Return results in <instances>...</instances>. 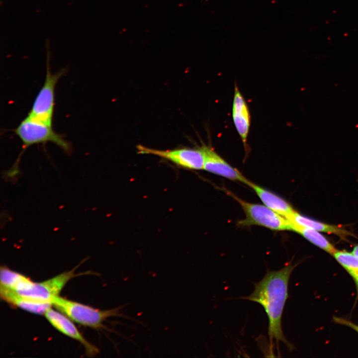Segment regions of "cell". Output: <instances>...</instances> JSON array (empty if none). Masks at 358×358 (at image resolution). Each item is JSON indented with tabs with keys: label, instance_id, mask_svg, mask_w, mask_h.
Returning <instances> with one entry per match:
<instances>
[{
	"label": "cell",
	"instance_id": "6da1fadb",
	"mask_svg": "<svg viewBox=\"0 0 358 358\" xmlns=\"http://www.w3.org/2000/svg\"><path fill=\"white\" fill-rule=\"evenodd\" d=\"M295 268V265L289 263L279 270H268L263 278L254 283L253 292L248 296L242 297V299L258 303L264 308L268 319V333L270 351L272 350L273 341L277 350L280 342H282L289 350L293 349L292 345L284 335L282 317L288 297L289 278Z\"/></svg>",
	"mask_w": 358,
	"mask_h": 358
},
{
	"label": "cell",
	"instance_id": "7a4b0ae2",
	"mask_svg": "<svg viewBox=\"0 0 358 358\" xmlns=\"http://www.w3.org/2000/svg\"><path fill=\"white\" fill-rule=\"evenodd\" d=\"M15 134L22 142V150L17 160H20L22 154L31 145L45 144L52 142L59 147L66 153L70 154L72 151L71 143L66 140L63 135L56 132L52 126L34 120L26 116L14 130Z\"/></svg>",
	"mask_w": 358,
	"mask_h": 358
},
{
	"label": "cell",
	"instance_id": "3957f363",
	"mask_svg": "<svg viewBox=\"0 0 358 358\" xmlns=\"http://www.w3.org/2000/svg\"><path fill=\"white\" fill-rule=\"evenodd\" d=\"M51 303L70 319L84 326L99 329L104 327L103 322L108 317H126L120 313V307L101 310L57 296Z\"/></svg>",
	"mask_w": 358,
	"mask_h": 358
},
{
	"label": "cell",
	"instance_id": "277c9868",
	"mask_svg": "<svg viewBox=\"0 0 358 358\" xmlns=\"http://www.w3.org/2000/svg\"><path fill=\"white\" fill-rule=\"evenodd\" d=\"M227 192L239 203L245 212L244 219L238 222L240 226L255 225L277 231H292V223L288 219L266 205L250 203L230 191Z\"/></svg>",
	"mask_w": 358,
	"mask_h": 358
},
{
	"label": "cell",
	"instance_id": "5b68a950",
	"mask_svg": "<svg viewBox=\"0 0 358 358\" xmlns=\"http://www.w3.org/2000/svg\"><path fill=\"white\" fill-rule=\"evenodd\" d=\"M63 69L53 74L49 69L47 59L46 77L44 84L37 94L27 116L52 126L55 105V90L60 78L65 73Z\"/></svg>",
	"mask_w": 358,
	"mask_h": 358
},
{
	"label": "cell",
	"instance_id": "8992f818",
	"mask_svg": "<svg viewBox=\"0 0 358 358\" xmlns=\"http://www.w3.org/2000/svg\"><path fill=\"white\" fill-rule=\"evenodd\" d=\"M137 149L139 154L157 156L184 169L200 170L204 168V154L202 147L162 150L139 145Z\"/></svg>",
	"mask_w": 358,
	"mask_h": 358
},
{
	"label": "cell",
	"instance_id": "52a82bcc",
	"mask_svg": "<svg viewBox=\"0 0 358 358\" xmlns=\"http://www.w3.org/2000/svg\"><path fill=\"white\" fill-rule=\"evenodd\" d=\"M75 276L73 270L64 272L43 282H33L28 289L17 292L30 298L51 303L54 297L59 296L66 284Z\"/></svg>",
	"mask_w": 358,
	"mask_h": 358
},
{
	"label": "cell",
	"instance_id": "ba28073f",
	"mask_svg": "<svg viewBox=\"0 0 358 358\" xmlns=\"http://www.w3.org/2000/svg\"><path fill=\"white\" fill-rule=\"evenodd\" d=\"M202 148L204 154L203 170L229 179L248 184L250 180L220 156L212 147L203 145Z\"/></svg>",
	"mask_w": 358,
	"mask_h": 358
},
{
	"label": "cell",
	"instance_id": "9c48e42d",
	"mask_svg": "<svg viewBox=\"0 0 358 358\" xmlns=\"http://www.w3.org/2000/svg\"><path fill=\"white\" fill-rule=\"evenodd\" d=\"M44 315L55 329L80 342L84 346L88 355L93 356L98 353V349L86 340L73 323L65 315L53 310L51 307Z\"/></svg>",
	"mask_w": 358,
	"mask_h": 358
},
{
	"label": "cell",
	"instance_id": "30bf717a",
	"mask_svg": "<svg viewBox=\"0 0 358 358\" xmlns=\"http://www.w3.org/2000/svg\"><path fill=\"white\" fill-rule=\"evenodd\" d=\"M232 118L235 127L246 146L250 127L251 116L247 102L236 84L232 105Z\"/></svg>",
	"mask_w": 358,
	"mask_h": 358
},
{
	"label": "cell",
	"instance_id": "8fae6325",
	"mask_svg": "<svg viewBox=\"0 0 358 358\" xmlns=\"http://www.w3.org/2000/svg\"><path fill=\"white\" fill-rule=\"evenodd\" d=\"M1 298L9 304L37 314H44L52 304L25 296L16 290L0 285Z\"/></svg>",
	"mask_w": 358,
	"mask_h": 358
},
{
	"label": "cell",
	"instance_id": "7c38bea8",
	"mask_svg": "<svg viewBox=\"0 0 358 358\" xmlns=\"http://www.w3.org/2000/svg\"><path fill=\"white\" fill-rule=\"evenodd\" d=\"M248 185L255 191L265 205L287 219L296 211L291 204L275 193L250 181Z\"/></svg>",
	"mask_w": 358,
	"mask_h": 358
},
{
	"label": "cell",
	"instance_id": "4fadbf2b",
	"mask_svg": "<svg viewBox=\"0 0 358 358\" xmlns=\"http://www.w3.org/2000/svg\"><path fill=\"white\" fill-rule=\"evenodd\" d=\"M287 219L294 224L309 228L319 232L335 234L341 237H344L350 234V233L343 227L313 220L300 214L297 211H295L289 216Z\"/></svg>",
	"mask_w": 358,
	"mask_h": 358
},
{
	"label": "cell",
	"instance_id": "5bb4252c",
	"mask_svg": "<svg viewBox=\"0 0 358 358\" xmlns=\"http://www.w3.org/2000/svg\"><path fill=\"white\" fill-rule=\"evenodd\" d=\"M292 230L300 234L310 242L332 255H333L337 251L333 245L318 231L293 223H292Z\"/></svg>",
	"mask_w": 358,
	"mask_h": 358
},
{
	"label": "cell",
	"instance_id": "9a60e30c",
	"mask_svg": "<svg viewBox=\"0 0 358 358\" xmlns=\"http://www.w3.org/2000/svg\"><path fill=\"white\" fill-rule=\"evenodd\" d=\"M33 282L25 275L1 267L0 285L19 291L28 289Z\"/></svg>",
	"mask_w": 358,
	"mask_h": 358
},
{
	"label": "cell",
	"instance_id": "2e32d148",
	"mask_svg": "<svg viewBox=\"0 0 358 358\" xmlns=\"http://www.w3.org/2000/svg\"><path fill=\"white\" fill-rule=\"evenodd\" d=\"M354 279L358 298V256L346 251L337 250L333 255Z\"/></svg>",
	"mask_w": 358,
	"mask_h": 358
},
{
	"label": "cell",
	"instance_id": "e0dca14e",
	"mask_svg": "<svg viewBox=\"0 0 358 358\" xmlns=\"http://www.w3.org/2000/svg\"><path fill=\"white\" fill-rule=\"evenodd\" d=\"M333 319L335 323L349 327L358 333V325L353 323L352 322L344 318L335 316Z\"/></svg>",
	"mask_w": 358,
	"mask_h": 358
},
{
	"label": "cell",
	"instance_id": "ac0fdd59",
	"mask_svg": "<svg viewBox=\"0 0 358 358\" xmlns=\"http://www.w3.org/2000/svg\"><path fill=\"white\" fill-rule=\"evenodd\" d=\"M352 253L355 255L358 256V245L354 247Z\"/></svg>",
	"mask_w": 358,
	"mask_h": 358
}]
</instances>
